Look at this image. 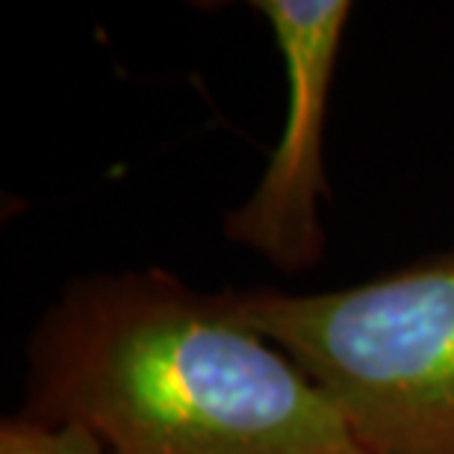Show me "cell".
<instances>
[{"instance_id": "6da1fadb", "label": "cell", "mask_w": 454, "mask_h": 454, "mask_svg": "<svg viewBox=\"0 0 454 454\" xmlns=\"http://www.w3.org/2000/svg\"><path fill=\"white\" fill-rule=\"evenodd\" d=\"M21 413L83 425L110 454H366L331 395L224 293L160 266L62 289L27 342Z\"/></svg>"}, {"instance_id": "7a4b0ae2", "label": "cell", "mask_w": 454, "mask_h": 454, "mask_svg": "<svg viewBox=\"0 0 454 454\" xmlns=\"http://www.w3.org/2000/svg\"><path fill=\"white\" fill-rule=\"evenodd\" d=\"M224 298L331 395L366 454H454V251L342 289Z\"/></svg>"}, {"instance_id": "3957f363", "label": "cell", "mask_w": 454, "mask_h": 454, "mask_svg": "<svg viewBox=\"0 0 454 454\" xmlns=\"http://www.w3.org/2000/svg\"><path fill=\"white\" fill-rule=\"evenodd\" d=\"M286 68V118L257 186L224 215V236L286 275L325 257V127L348 0H257Z\"/></svg>"}, {"instance_id": "277c9868", "label": "cell", "mask_w": 454, "mask_h": 454, "mask_svg": "<svg viewBox=\"0 0 454 454\" xmlns=\"http://www.w3.org/2000/svg\"><path fill=\"white\" fill-rule=\"evenodd\" d=\"M0 454H110V451L83 425L42 422L18 411L0 422Z\"/></svg>"}]
</instances>
